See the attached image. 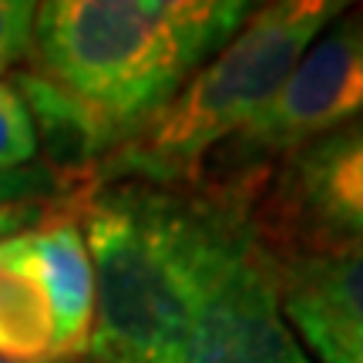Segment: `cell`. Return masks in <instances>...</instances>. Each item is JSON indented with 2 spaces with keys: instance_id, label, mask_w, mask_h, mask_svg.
Wrapping results in <instances>:
<instances>
[{
  "instance_id": "11",
  "label": "cell",
  "mask_w": 363,
  "mask_h": 363,
  "mask_svg": "<svg viewBox=\"0 0 363 363\" xmlns=\"http://www.w3.org/2000/svg\"><path fill=\"white\" fill-rule=\"evenodd\" d=\"M38 4L30 0H0V74L30 57Z\"/></svg>"
},
{
  "instance_id": "1",
  "label": "cell",
  "mask_w": 363,
  "mask_h": 363,
  "mask_svg": "<svg viewBox=\"0 0 363 363\" xmlns=\"http://www.w3.org/2000/svg\"><path fill=\"white\" fill-rule=\"evenodd\" d=\"M249 13V0H48L34 17V71L13 84L57 152H121Z\"/></svg>"
},
{
  "instance_id": "6",
  "label": "cell",
  "mask_w": 363,
  "mask_h": 363,
  "mask_svg": "<svg viewBox=\"0 0 363 363\" xmlns=\"http://www.w3.org/2000/svg\"><path fill=\"white\" fill-rule=\"evenodd\" d=\"M185 363H310L289 330L256 229L235 239L199 303Z\"/></svg>"
},
{
  "instance_id": "13",
  "label": "cell",
  "mask_w": 363,
  "mask_h": 363,
  "mask_svg": "<svg viewBox=\"0 0 363 363\" xmlns=\"http://www.w3.org/2000/svg\"><path fill=\"white\" fill-rule=\"evenodd\" d=\"M40 222L38 202H13V206H0V239H11L17 233H27Z\"/></svg>"
},
{
  "instance_id": "12",
  "label": "cell",
  "mask_w": 363,
  "mask_h": 363,
  "mask_svg": "<svg viewBox=\"0 0 363 363\" xmlns=\"http://www.w3.org/2000/svg\"><path fill=\"white\" fill-rule=\"evenodd\" d=\"M51 192V175L40 169L0 172V206L13 202H38L40 195Z\"/></svg>"
},
{
  "instance_id": "3",
  "label": "cell",
  "mask_w": 363,
  "mask_h": 363,
  "mask_svg": "<svg viewBox=\"0 0 363 363\" xmlns=\"http://www.w3.org/2000/svg\"><path fill=\"white\" fill-rule=\"evenodd\" d=\"M343 11L347 4L337 0H276L249 13L233 40L185 81L169 108L118 152L115 169L158 185L192 182L208 152L233 142L259 115L299 54Z\"/></svg>"
},
{
  "instance_id": "9",
  "label": "cell",
  "mask_w": 363,
  "mask_h": 363,
  "mask_svg": "<svg viewBox=\"0 0 363 363\" xmlns=\"http://www.w3.org/2000/svg\"><path fill=\"white\" fill-rule=\"evenodd\" d=\"M27 233L0 239V357L11 363H65L48 286Z\"/></svg>"
},
{
  "instance_id": "2",
  "label": "cell",
  "mask_w": 363,
  "mask_h": 363,
  "mask_svg": "<svg viewBox=\"0 0 363 363\" xmlns=\"http://www.w3.org/2000/svg\"><path fill=\"white\" fill-rule=\"evenodd\" d=\"M249 222L233 202L121 185L98 195L81 233L94 272L88 360L185 363L199 303Z\"/></svg>"
},
{
  "instance_id": "4",
  "label": "cell",
  "mask_w": 363,
  "mask_h": 363,
  "mask_svg": "<svg viewBox=\"0 0 363 363\" xmlns=\"http://www.w3.org/2000/svg\"><path fill=\"white\" fill-rule=\"evenodd\" d=\"M357 118H363V13H347L299 54L279 91L233 138V158L293 155Z\"/></svg>"
},
{
  "instance_id": "14",
  "label": "cell",
  "mask_w": 363,
  "mask_h": 363,
  "mask_svg": "<svg viewBox=\"0 0 363 363\" xmlns=\"http://www.w3.org/2000/svg\"><path fill=\"white\" fill-rule=\"evenodd\" d=\"M0 363H11V360H4V357H0Z\"/></svg>"
},
{
  "instance_id": "5",
  "label": "cell",
  "mask_w": 363,
  "mask_h": 363,
  "mask_svg": "<svg viewBox=\"0 0 363 363\" xmlns=\"http://www.w3.org/2000/svg\"><path fill=\"white\" fill-rule=\"evenodd\" d=\"M272 256L363 246V118L286 155L269 195Z\"/></svg>"
},
{
  "instance_id": "7",
  "label": "cell",
  "mask_w": 363,
  "mask_h": 363,
  "mask_svg": "<svg viewBox=\"0 0 363 363\" xmlns=\"http://www.w3.org/2000/svg\"><path fill=\"white\" fill-rule=\"evenodd\" d=\"M269 256L283 316L323 363H363V246Z\"/></svg>"
},
{
  "instance_id": "8",
  "label": "cell",
  "mask_w": 363,
  "mask_h": 363,
  "mask_svg": "<svg viewBox=\"0 0 363 363\" xmlns=\"http://www.w3.org/2000/svg\"><path fill=\"white\" fill-rule=\"evenodd\" d=\"M27 235H30V249L38 256L40 276L48 286L61 360L78 363L88 353L91 320H94V272H91V256L81 222H38Z\"/></svg>"
},
{
  "instance_id": "10",
  "label": "cell",
  "mask_w": 363,
  "mask_h": 363,
  "mask_svg": "<svg viewBox=\"0 0 363 363\" xmlns=\"http://www.w3.org/2000/svg\"><path fill=\"white\" fill-rule=\"evenodd\" d=\"M40 152L38 125L13 81H0V172L30 169Z\"/></svg>"
}]
</instances>
